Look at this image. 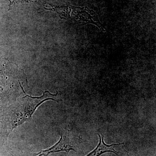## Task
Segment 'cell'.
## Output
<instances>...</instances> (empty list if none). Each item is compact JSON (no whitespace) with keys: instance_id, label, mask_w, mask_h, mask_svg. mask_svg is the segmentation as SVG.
I'll return each mask as SVG.
<instances>
[{"instance_id":"6da1fadb","label":"cell","mask_w":156,"mask_h":156,"mask_svg":"<svg viewBox=\"0 0 156 156\" xmlns=\"http://www.w3.org/2000/svg\"><path fill=\"white\" fill-rule=\"evenodd\" d=\"M57 94L53 95L46 91L41 97H32L26 95L18 105L12 117V129L31 119L32 116L37 108L46 101L52 100L58 102Z\"/></svg>"},{"instance_id":"7a4b0ae2","label":"cell","mask_w":156,"mask_h":156,"mask_svg":"<svg viewBox=\"0 0 156 156\" xmlns=\"http://www.w3.org/2000/svg\"><path fill=\"white\" fill-rule=\"evenodd\" d=\"M70 151H76L75 146L74 144L69 132H66L62 133L61 138L57 143L53 147L41 151L37 154H33L35 156H48L51 153L65 151L69 153Z\"/></svg>"},{"instance_id":"3957f363","label":"cell","mask_w":156,"mask_h":156,"mask_svg":"<svg viewBox=\"0 0 156 156\" xmlns=\"http://www.w3.org/2000/svg\"><path fill=\"white\" fill-rule=\"evenodd\" d=\"M99 137V142L97 147L92 151L89 153L86 156H100L102 154L106 152L113 153L118 155V152L115 150V148L118 146H119L122 143L115 144L111 145L106 144L104 141V138L102 134H98Z\"/></svg>"}]
</instances>
